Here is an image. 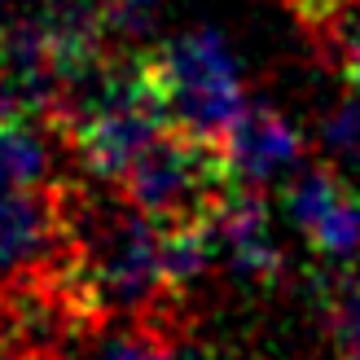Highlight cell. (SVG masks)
I'll list each match as a JSON object with an SVG mask.
<instances>
[{
  "instance_id": "5",
  "label": "cell",
  "mask_w": 360,
  "mask_h": 360,
  "mask_svg": "<svg viewBox=\"0 0 360 360\" xmlns=\"http://www.w3.org/2000/svg\"><path fill=\"white\" fill-rule=\"evenodd\" d=\"M224 146H229L233 176L246 189H268L281 172L303 167V150H308L295 123L264 101H255V105L246 101V110L233 119Z\"/></svg>"
},
{
  "instance_id": "3",
  "label": "cell",
  "mask_w": 360,
  "mask_h": 360,
  "mask_svg": "<svg viewBox=\"0 0 360 360\" xmlns=\"http://www.w3.org/2000/svg\"><path fill=\"white\" fill-rule=\"evenodd\" d=\"M84 198L88 185L79 180H49L0 198V281L62 259L75 242Z\"/></svg>"
},
{
  "instance_id": "4",
  "label": "cell",
  "mask_w": 360,
  "mask_h": 360,
  "mask_svg": "<svg viewBox=\"0 0 360 360\" xmlns=\"http://www.w3.org/2000/svg\"><path fill=\"white\" fill-rule=\"evenodd\" d=\"M295 229L321 259L360 250V198L334 163H303L285 189Z\"/></svg>"
},
{
  "instance_id": "9",
  "label": "cell",
  "mask_w": 360,
  "mask_h": 360,
  "mask_svg": "<svg viewBox=\"0 0 360 360\" xmlns=\"http://www.w3.org/2000/svg\"><path fill=\"white\" fill-rule=\"evenodd\" d=\"M321 303H326V326L338 360H360V285L352 277H338L321 285Z\"/></svg>"
},
{
  "instance_id": "12",
  "label": "cell",
  "mask_w": 360,
  "mask_h": 360,
  "mask_svg": "<svg viewBox=\"0 0 360 360\" xmlns=\"http://www.w3.org/2000/svg\"><path fill=\"white\" fill-rule=\"evenodd\" d=\"M0 360H49V356L35 352V347H27L18 334H9L5 326H0Z\"/></svg>"
},
{
  "instance_id": "1",
  "label": "cell",
  "mask_w": 360,
  "mask_h": 360,
  "mask_svg": "<svg viewBox=\"0 0 360 360\" xmlns=\"http://www.w3.org/2000/svg\"><path fill=\"white\" fill-rule=\"evenodd\" d=\"M136 211L158 224H211L220 220L229 198L238 193V176L229 163V146L220 136H202L167 123L146 150L132 158L115 185Z\"/></svg>"
},
{
  "instance_id": "10",
  "label": "cell",
  "mask_w": 360,
  "mask_h": 360,
  "mask_svg": "<svg viewBox=\"0 0 360 360\" xmlns=\"http://www.w3.org/2000/svg\"><path fill=\"white\" fill-rule=\"evenodd\" d=\"M326 150L334 158H347V163H360V88H347V97L330 110L326 119Z\"/></svg>"
},
{
  "instance_id": "11",
  "label": "cell",
  "mask_w": 360,
  "mask_h": 360,
  "mask_svg": "<svg viewBox=\"0 0 360 360\" xmlns=\"http://www.w3.org/2000/svg\"><path fill=\"white\" fill-rule=\"evenodd\" d=\"M158 0H101L105 9V27H110L115 40H128V35H141L150 27V9Z\"/></svg>"
},
{
  "instance_id": "2",
  "label": "cell",
  "mask_w": 360,
  "mask_h": 360,
  "mask_svg": "<svg viewBox=\"0 0 360 360\" xmlns=\"http://www.w3.org/2000/svg\"><path fill=\"white\" fill-rule=\"evenodd\" d=\"M150 79L158 88V101L167 110V123L202 136H229L233 119L246 110L238 58L229 53L224 35L189 31L146 53Z\"/></svg>"
},
{
  "instance_id": "8",
  "label": "cell",
  "mask_w": 360,
  "mask_h": 360,
  "mask_svg": "<svg viewBox=\"0 0 360 360\" xmlns=\"http://www.w3.org/2000/svg\"><path fill=\"white\" fill-rule=\"evenodd\" d=\"M58 150H66V141L49 119L0 123V198L58 180Z\"/></svg>"
},
{
  "instance_id": "6",
  "label": "cell",
  "mask_w": 360,
  "mask_h": 360,
  "mask_svg": "<svg viewBox=\"0 0 360 360\" xmlns=\"http://www.w3.org/2000/svg\"><path fill=\"white\" fill-rule=\"evenodd\" d=\"M176 303H158V308L110 321L97 334H88L66 360H180L185 316L176 312Z\"/></svg>"
},
{
  "instance_id": "7",
  "label": "cell",
  "mask_w": 360,
  "mask_h": 360,
  "mask_svg": "<svg viewBox=\"0 0 360 360\" xmlns=\"http://www.w3.org/2000/svg\"><path fill=\"white\" fill-rule=\"evenodd\" d=\"M215 242L224 246V255L238 277L255 281V285H268L281 277V250L273 238V224H268L264 189L238 185V193L229 198V207L215 220Z\"/></svg>"
}]
</instances>
